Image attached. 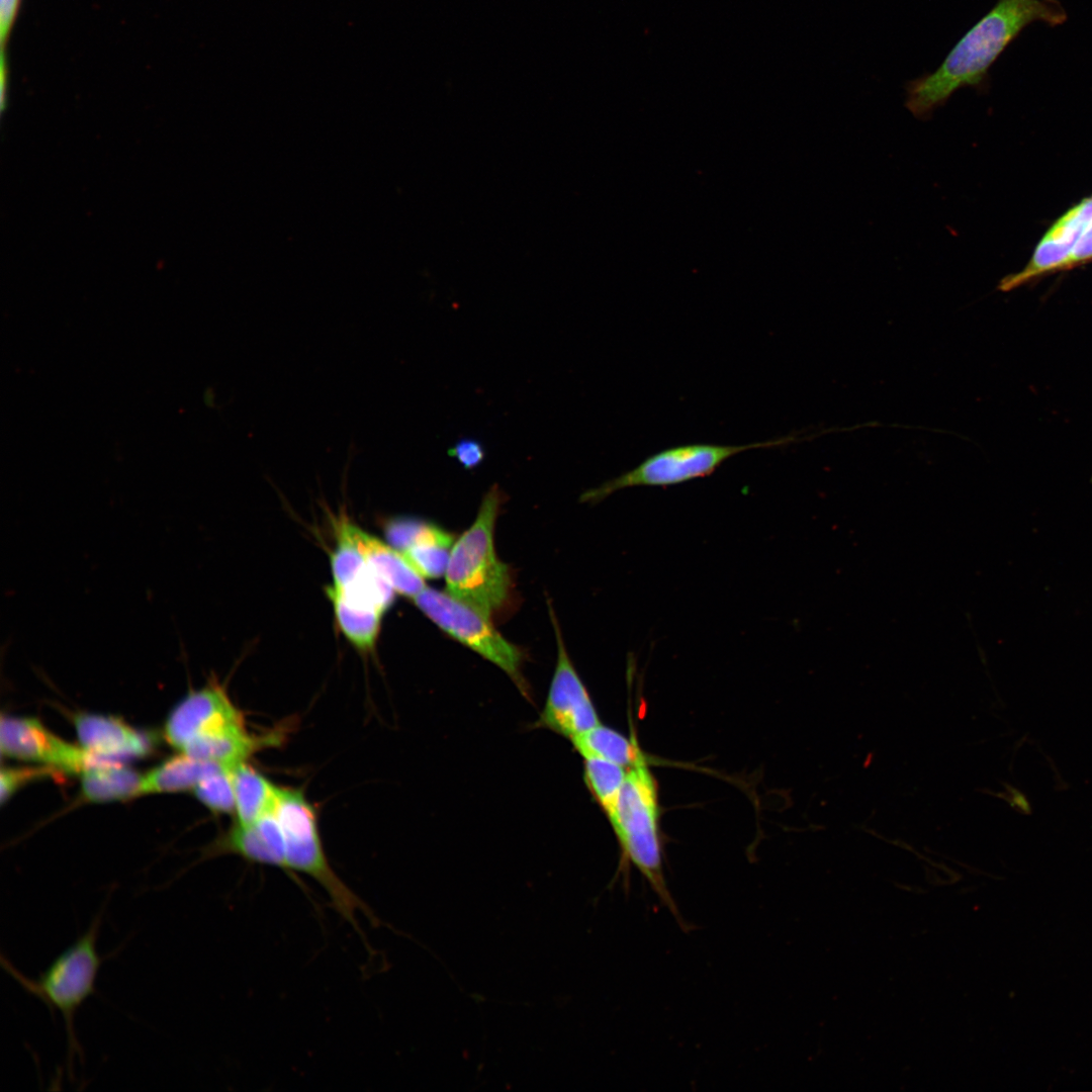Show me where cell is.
Segmentation results:
<instances>
[{"instance_id":"cell-1","label":"cell","mask_w":1092,"mask_h":1092,"mask_svg":"<svg viewBox=\"0 0 1092 1092\" xmlns=\"http://www.w3.org/2000/svg\"><path fill=\"white\" fill-rule=\"evenodd\" d=\"M1066 20L1058 0H997L935 71L906 83V108L918 119H929L959 89L985 88L989 69L1024 27L1036 21L1056 26Z\"/></svg>"},{"instance_id":"cell-2","label":"cell","mask_w":1092,"mask_h":1092,"mask_svg":"<svg viewBox=\"0 0 1092 1092\" xmlns=\"http://www.w3.org/2000/svg\"><path fill=\"white\" fill-rule=\"evenodd\" d=\"M164 736L179 752L224 766L246 761L260 748L259 736L247 731L242 712L213 679L172 709Z\"/></svg>"},{"instance_id":"cell-3","label":"cell","mask_w":1092,"mask_h":1092,"mask_svg":"<svg viewBox=\"0 0 1092 1092\" xmlns=\"http://www.w3.org/2000/svg\"><path fill=\"white\" fill-rule=\"evenodd\" d=\"M106 908V904L102 905L85 931L35 978L25 976L4 954H1L0 959L3 970L26 993L40 1000L51 1012L57 1011L62 1016L67 1042L66 1065L70 1078L74 1077L76 1060H83V1051L75 1029L76 1013L86 1000L96 993L98 973L106 960L97 949Z\"/></svg>"},{"instance_id":"cell-4","label":"cell","mask_w":1092,"mask_h":1092,"mask_svg":"<svg viewBox=\"0 0 1092 1092\" xmlns=\"http://www.w3.org/2000/svg\"><path fill=\"white\" fill-rule=\"evenodd\" d=\"M505 493L493 484L471 526L455 540L445 571L447 593L486 616L499 612L511 593V574L496 555L494 525Z\"/></svg>"},{"instance_id":"cell-5","label":"cell","mask_w":1092,"mask_h":1092,"mask_svg":"<svg viewBox=\"0 0 1092 1092\" xmlns=\"http://www.w3.org/2000/svg\"><path fill=\"white\" fill-rule=\"evenodd\" d=\"M609 821L620 842L624 859L640 871L663 907L684 931H689L690 926L684 920L664 880L658 837L656 784L642 752L627 768L616 811Z\"/></svg>"},{"instance_id":"cell-6","label":"cell","mask_w":1092,"mask_h":1092,"mask_svg":"<svg viewBox=\"0 0 1092 1092\" xmlns=\"http://www.w3.org/2000/svg\"><path fill=\"white\" fill-rule=\"evenodd\" d=\"M273 813L283 831L288 873L299 872L313 879L324 889L338 915L363 937L358 913L364 914L373 925L378 924V919L329 862L314 807L300 790L278 787Z\"/></svg>"},{"instance_id":"cell-7","label":"cell","mask_w":1092,"mask_h":1092,"mask_svg":"<svg viewBox=\"0 0 1092 1092\" xmlns=\"http://www.w3.org/2000/svg\"><path fill=\"white\" fill-rule=\"evenodd\" d=\"M804 440L795 434L744 445L694 443L661 450L633 469L584 491L580 500L598 503L610 494L636 486H670L712 474L724 462L753 449L783 447Z\"/></svg>"},{"instance_id":"cell-8","label":"cell","mask_w":1092,"mask_h":1092,"mask_svg":"<svg viewBox=\"0 0 1092 1092\" xmlns=\"http://www.w3.org/2000/svg\"><path fill=\"white\" fill-rule=\"evenodd\" d=\"M413 600L441 630L495 664L522 693H527L522 673L523 652L493 627L490 617L447 592L432 587L426 586Z\"/></svg>"},{"instance_id":"cell-9","label":"cell","mask_w":1092,"mask_h":1092,"mask_svg":"<svg viewBox=\"0 0 1092 1092\" xmlns=\"http://www.w3.org/2000/svg\"><path fill=\"white\" fill-rule=\"evenodd\" d=\"M0 747L7 757L53 767L63 774L81 775L107 760L62 739L38 720L27 717L2 716Z\"/></svg>"},{"instance_id":"cell-10","label":"cell","mask_w":1092,"mask_h":1092,"mask_svg":"<svg viewBox=\"0 0 1092 1092\" xmlns=\"http://www.w3.org/2000/svg\"><path fill=\"white\" fill-rule=\"evenodd\" d=\"M550 615L557 642V661L538 725L571 740L601 722L569 658L552 610Z\"/></svg>"},{"instance_id":"cell-11","label":"cell","mask_w":1092,"mask_h":1092,"mask_svg":"<svg viewBox=\"0 0 1092 1092\" xmlns=\"http://www.w3.org/2000/svg\"><path fill=\"white\" fill-rule=\"evenodd\" d=\"M1091 222L1092 196L1061 216L1042 237L1027 265L1004 277L998 289L1007 292L1041 275L1068 270L1071 253Z\"/></svg>"},{"instance_id":"cell-12","label":"cell","mask_w":1092,"mask_h":1092,"mask_svg":"<svg viewBox=\"0 0 1092 1092\" xmlns=\"http://www.w3.org/2000/svg\"><path fill=\"white\" fill-rule=\"evenodd\" d=\"M73 722L80 745L97 757L120 761L153 752L151 735L115 717L78 713Z\"/></svg>"},{"instance_id":"cell-13","label":"cell","mask_w":1092,"mask_h":1092,"mask_svg":"<svg viewBox=\"0 0 1092 1092\" xmlns=\"http://www.w3.org/2000/svg\"><path fill=\"white\" fill-rule=\"evenodd\" d=\"M213 851L234 853L250 862L279 868L288 873L284 835L273 810L251 825L236 822L216 843Z\"/></svg>"},{"instance_id":"cell-14","label":"cell","mask_w":1092,"mask_h":1092,"mask_svg":"<svg viewBox=\"0 0 1092 1092\" xmlns=\"http://www.w3.org/2000/svg\"><path fill=\"white\" fill-rule=\"evenodd\" d=\"M336 523L353 540L368 564L393 587L396 594L414 599L426 587L425 578L400 551L346 518L339 519Z\"/></svg>"},{"instance_id":"cell-15","label":"cell","mask_w":1092,"mask_h":1092,"mask_svg":"<svg viewBox=\"0 0 1092 1092\" xmlns=\"http://www.w3.org/2000/svg\"><path fill=\"white\" fill-rule=\"evenodd\" d=\"M222 767L226 766L180 752L143 775L141 795L193 791L205 777Z\"/></svg>"},{"instance_id":"cell-16","label":"cell","mask_w":1092,"mask_h":1092,"mask_svg":"<svg viewBox=\"0 0 1092 1092\" xmlns=\"http://www.w3.org/2000/svg\"><path fill=\"white\" fill-rule=\"evenodd\" d=\"M80 777L81 795L88 802L121 801L141 795L143 775L120 761L102 760Z\"/></svg>"},{"instance_id":"cell-17","label":"cell","mask_w":1092,"mask_h":1092,"mask_svg":"<svg viewBox=\"0 0 1092 1092\" xmlns=\"http://www.w3.org/2000/svg\"><path fill=\"white\" fill-rule=\"evenodd\" d=\"M237 823L251 825L274 808L278 786L246 763L232 769Z\"/></svg>"},{"instance_id":"cell-18","label":"cell","mask_w":1092,"mask_h":1092,"mask_svg":"<svg viewBox=\"0 0 1092 1092\" xmlns=\"http://www.w3.org/2000/svg\"><path fill=\"white\" fill-rule=\"evenodd\" d=\"M408 546L401 553L425 578L445 574L455 537L443 528L421 520Z\"/></svg>"},{"instance_id":"cell-19","label":"cell","mask_w":1092,"mask_h":1092,"mask_svg":"<svg viewBox=\"0 0 1092 1092\" xmlns=\"http://www.w3.org/2000/svg\"><path fill=\"white\" fill-rule=\"evenodd\" d=\"M575 750L584 757H598L630 767L641 752L636 740L627 739L602 724L571 739Z\"/></svg>"},{"instance_id":"cell-20","label":"cell","mask_w":1092,"mask_h":1092,"mask_svg":"<svg viewBox=\"0 0 1092 1092\" xmlns=\"http://www.w3.org/2000/svg\"><path fill=\"white\" fill-rule=\"evenodd\" d=\"M326 593L340 631L359 651H372L379 637L383 615L351 606L329 588Z\"/></svg>"},{"instance_id":"cell-21","label":"cell","mask_w":1092,"mask_h":1092,"mask_svg":"<svg viewBox=\"0 0 1092 1092\" xmlns=\"http://www.w3.org/2000/svg\"><path fill=\"white\" fill-rule=\"evenodd\" d=\"M351 606L384 615L395 598L393 587L368 564L341 587H327Z\"/></svg>"},{"instance_id":"cell-22","label":"cell","mask_w":1092,"mask_h":1092,"mask_svg":"<svg viewBox=\"0 0 1092 1092\" xmlns=\"http://www.w3.org/2000/svg\"><path fill=\"white\" fill-rule=\"evenodd\" d=\"M583 766L585 784L610 820L616 811L627 768L598 757H584Z\"/></svg>"},{"instance_id":"cell-23","label":"cell","mask_w":1092,"mask_h":1092,"mask_svg":"<svg viewBox=\"0 0 1092 1092\" xmlns=\"http://www.w3.org/2000/svg\"><path fill=\"white\" fill-rule=\"evenodd\" d=\"M233 768L222 767L208 775L192 791L196 799L214 813H235Z\"/></svg>"},{"instance_id":"cell-24","label":"cell","mask_w":1092,"mask_h":1092,"mask_svg":"<svg viewBox=\"0 0 1092 1092\" xmlns=\"http://www.w3.org/2000/svg\"><path fill=\"white\" fill-rule=\"evenodd\" d=\"M63 772L49 766L2 767L0 772V800L5 803L20 788L33 781L56 777Z\"/></svg>"},{"instance_id":"cell-25","label":"cell","mask_w":1092,"mask_h":1092,"mask_svg":"<svg viewBox=\"0 0 1092 1092\" xmlns=\"http://www.w3.org/2000/svg\"><path fill=\"white\" fill-rule=\"evenodd\" d=\"M450 457L456 459L463 468L474 469L485 459V448L481 442L470 437L458 439L447 451Z\"/></svg>"},{"instance_id":"cell-26","label":"cell","mask_w":1092,"mask_h":1092,"mask_svg":"<svg viewBox=\"0 0 1092 1092\" xmlns=\"http://www.w3.org/2000/svg\"><path fill=\"white\" fill-rule=\"evenodd\" d=\"M1092 261V222L1086 229L1076 246L1074 247L1068 269L1081 266Z\"/></svg>"},{"instance_id":"cell-27","label":"cell","mask_w":1092,"mask_h":1092,"mask_svg":"<svg viewBox=\"0 0 1092 1092\" xmlns=\"http://www.w3.org/2000/svg\"><path fill=\"white\" fill-rule=\"evenodd\" d=\"M17 0H1L2 33H6L16 11Z\"/></svg>"}]
</instances>
